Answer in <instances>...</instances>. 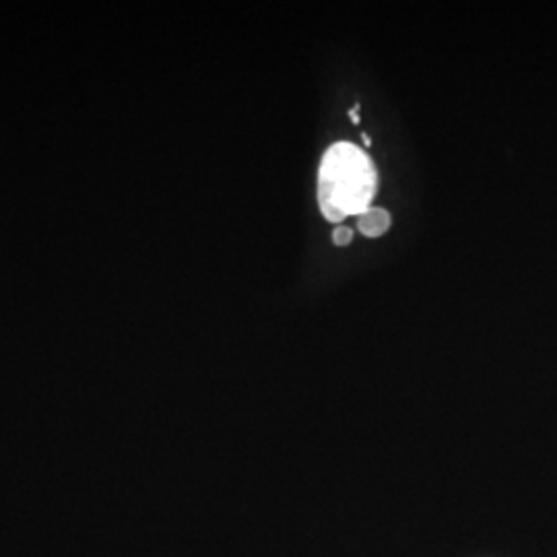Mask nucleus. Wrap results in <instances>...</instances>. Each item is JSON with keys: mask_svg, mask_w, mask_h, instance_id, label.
I'll list each match as a JSON object with an SVG mask.
<instances>
[{"mask_svg": "<svg viewBox=\"0 0 557 557\" xmlns=\"http://www.w3.org/2000/svg\"><path fill=\"white\" fill-rule=\"evenodd\" d=\"M378 190L374 161L351 143H337L322 157L318 176V203L329 221L362 215Z\"/></svg>", "mask_w": 557, "mask_h": 557, "instance_id": "nucleus-1", "label": "nucleus"}, {"mask_svg": "<svg viewBox=\"0 0 557 557\" xmlns=\"http://www.w3.org/2000/svg\"><path fill=\"white\" fill-rule=\"evenodd\" d=\"M357 227L366 238H380L382 234L388 232L390 227V215L384 209L370 207L366 213L359 215Z\"/></svg>", "mask_w": 557, "mask_h": 557, "instance_id": "nucleus-2", "label": "nucleus"}, {"mask_svg": "<svg viewBox=\"0 0 557 557\" xmlns=\"http://www.w3.org/2000/svg\"><path fill=\"white\" fill-rule=\"evenodd\" d=\"M353 240V232L345 225H339L333 232V244L335 246H349Z\"/></svg>", "mask_w": 557, "mask_h": 557, "instance_id": "nucleus-3", "label": "nucleus"}, {"mask_svg": "<svg viewBox=\"0 0 557 557\" xmlns=\"http://www.w3.org/2000/svg\"><path fill=\"white\" fill-rule=\"evenodd\" d=\"M357 108H359V106H355V108H353V110H351V120H353V122H355V124H357V122H359V116H357Z\"/></svg>", "mask_w": 557, "mask_h": 557, "instance_id": "nucleus-4", "label": "nucleus"}, {"mask_svg": "<svg viewBox=\"0 0 557 557\" xmlns=\"http://www.w3.org/2000/svg\"><path fill=\"white\" fill-rule=\"evenodd\" d=\"M362 141H364V145H366V147H370V145H372V139H370V135H366V133L362 135Z\"/></svg>", "mask_w": 557, "mask_h": 557, "instance_id": "nucleus-5", "label": "nucleus"}]
</instances>
